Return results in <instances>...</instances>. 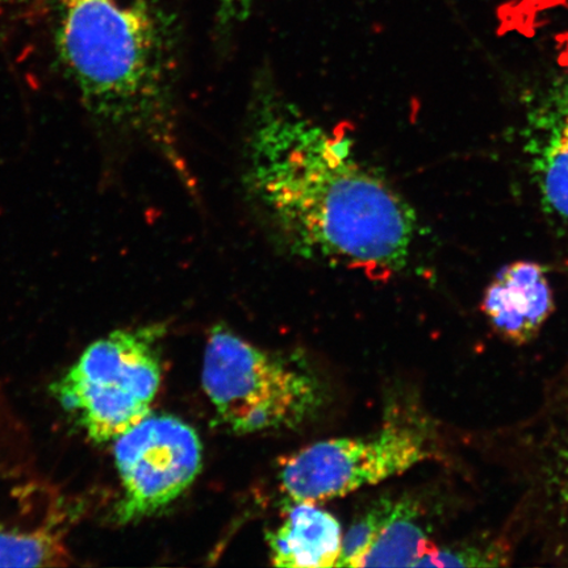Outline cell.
Wrapping results in <instances>:
<instances>
[{
  "mask_svg": "<svg viewBox=\"0 0 568 568\" xmlns=\"http://www.w3.org/2000/svg\"><path fill=\"white\" fill-rule=\"evenodd\" d=\"M243 181L265 231L294 257L378 275L408 265L418 220L407 199L264 75L248 104Z\"/></svg>",
  "mask_w": 568,
  "mask_h": 568,
  "instance_id": "obj_1",
  "label": "cell"
},
{
  "mask_svg": "<svg viewBox=\"0 0 568 568\" xmlns=\"http://www.w3.org/2000/svg\"><path fill=\"white\" fill-rule=\"evenodd\" d=\"M55 60L98 131L152 149L193 186L178 134L173 0H51Z\"/></svg>",
  "mask_w": 568,
  "mask_h": 568,
  "instance_id": "obj_2",
  "label": "cell"
},
{
  "mask_svg": "<svg viewBox=\"0 0 568 568\" xmlns=\"http://www.w3.org/2000/svg\"><path fill=\"white\" fill-rule=\"evenodd\" d=\"M460 439L506 480L510 507L499 529L516 552L568 566V349L528 415Z\"/></svg>",
  "mask_w": 568,
  "mask_h": 568,
  "instance_id": "obj_3",
  "label": "cell"
},
{
  "mask_svg": "<svg viewBox=\"0 0 568 568\" xmlns=\"http://www.w3.org/2000/svg\"><path fill=\"white\" fill-rule=\"evenodd\" d=\"M460 432L447 429L422 407L397 409L379 433L366 438L320 442L287 459L281 485L294 503H323L399 477L437 462L462 467Z\"/></svg>",
  "mask_w": 568,
  "mask_h": 568,
  "instance_id": "obj_4",
  "label": "cell"
},
{
  "mask_svg": "<svg viewBox=\"0 0 568 568\" xmlns=\"http://www.w3.org/2000/svg\"><path fill=\"white\" fill-rule=\"evenodd\" d=\"M202 378L220 420L239 435L296 428L322 404L311 375L223 325L211 332Z\"/></svg>",
  "mask_w": 568,
  "mask_h": 568,
  "instance_id": "obj_5",
  "label": "cell"
},
{
  "mask_svg": "<svg viewBox=\"0 0 568 568\" xmlns=\"http://www.w3.org/2000/svg\"><path fill=\"white\" fill-rule=\"evenodd\" d=\"M159 333L115 331L95 341L52 386L95 443H110L151 414L161 385Z\"/></svg>",
  "mask_w": 568,
  "mask_h": 568,
  "instance_id": "obj_6",
  "label": "cell"
},
{
  "mask_svg": "<svg viewBox=\"0 0 568 568\" xmlns=\"http://www.w3.org/2000/svg\"><path fill=\"white\" fill-rule=\"evenodd\" d=\"M115 459L123 487L116 518L130 524L158 514L193 485L203 449L181 418L149 414L115 439Z\"/></svg>",
  "mask_w": 568,
  "mask_h": 568,
  "instance_id": "obj_7",
  "label": "cell"
},
{
  "mask_svg": "<svg viewBox=\"0 0 568 568\" xmlns=\"http://www.w3.org/2000/svg\"><path fill=\"white\" fill-rule=\"evenodd\" d=\"M466 504L456 483L429 495L382 497L346 532L337 567H430L438 528Z\"/></svg>",
  "mask_w": 568,
  "mask_h": 568,
  "instance_id": "obj_8",
  "label": "cell"
},
{
  "mask_svg": "<svg viewBox=\"0 0 568 568\" xmlns=\"http://www.w3.org/2000/svg\"><path fill=\"white\" fill-rule=\"evenodd\" d=\"M524 141L544 210L568 223V74L556 78L537 98Z\"/></svg>",
  "mask_w": 568,
  "mask_h": 568,
  "instance_id": "obj_9",
  "label": "cell"
},
{
  "mask_svg": "<svg viewBox=\"0 0 568 568\" xmlns=\"http://www.w3.org/2000/svg\"><path fill=\"white\" fill-rule=\"evenodd\" d=\"M480 305L496 335L515 346L532 343L556 311L546 270L531 261L501 267L488 283Z\"/></svg>",
  "mask_w": 568,
  "mask_h": 568,
  "instance_id": "obj_10",
  "label": "cell"
},
{
  "mask_svg": "<svg viewBox=\"0 0 568 568\" xmlns=\"http://www.w3.org/2000/svg\"><path fill=\"white\" fill-rule=\"evenodd\" d=\"M343 538L335 516L314 503H295L280 529L268 537L273 565L290 568L337 567Z\"/></svg>",
  "mask_w": 568,
  "mask_h": 568,
  "instance_id": "obj_11",
  "label": "cell"
},
{
  "mask_svg": "<svg viewBox=\"0 0 568 568\" xmlns=\"http://www.w3.org/2000/svg\"><path fill=\"white\" fill-rule=\"evenodd\" d=\"M516 557L513 544L497 529L439 544L430 567H504Z\"/></svg>",
  "mask_w": 568,
  "mask_h": 568,
  "instance_id": "obj_12",
  "label": "cell"
},
{
  "mask_svg": "<svg viewBox=\"0 0 568 568\" xmlns=\"http://www.w3.org/2000/svg\"><path fill=\"white\" fill-rule=\"evenodd\" d=\"M69 564L65 545L52 532L0 528V567H55Z\"/></svg>",
  "mask_w": 568,
  "mask_h": 568,
  "instance_id": "obj_13",
  "label": "cell"
},
{
  "mask_svg": "<svg viewBox=\"0 0 568 568\" xmlns=\"http://www.w3.org/2000/svg\"><path fill=\"white\" fill-rule=\"evenodd\" d=\"M257 0H219V26L232 28L245 20Z\"/></svg>",
  "mask_w": 568,
  "mask_h": 568,
  "instance_id": "obj_14",
  "label": "cell"
},
{
  "mask_svg": "<svg viewBox=\"0 0 568 568\" xmlns=\"http://www.w3.org/2000/svg\"><path fill=\"white\" fill-rule=\"evenodd\" d=\"M13 0H0V16L6 11L7 7H9Z\"/></svg>",
  "mask_w": 568,
  "mask_h": 568,
  "instance_id": "obj_15",
  "label": "cell"
}]
</instances>
